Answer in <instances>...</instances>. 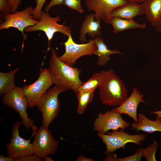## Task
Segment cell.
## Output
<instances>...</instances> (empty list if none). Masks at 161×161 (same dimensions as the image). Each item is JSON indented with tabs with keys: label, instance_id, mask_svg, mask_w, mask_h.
I'll return each mask as SVG.
<instances>
[{
	"label": "cell",
	"instance_id": "6da1fadb",
	"mask_svg": "<svg viewBox=\"0 0 161 161\" xmlns=\"http://www.w3.org/2000/svg\"><path fill=\"white\" fill-rule=\"evenodd\" d=\"M49 69L53 83L65 91L71 90L77 93L83 82L80 80L81 70L70 66L61 61L54 49H51Z\"/></svg>",
	"mask_w": 161,
	"mask_h": 161
},
{
	"label": "cell",
	"instance_id": "7a4b0ae2",
	"mask_svg": "<svg viewBox=\"0 0 161 161\" xmlns=\"http://www.w3.org/2000/svg\"><path fill=\"white\" fill-rule=\"evenodd\" d=\"M100 73V100L105 105L120 106L128 97V91L123 81L112 69L107 71L101 70Z\"/></svg>",
	"mask_w": 161,
	"mask_h": 161
},
{
	"label": "cell",
	"instance_id": "3957f363",
	"mask_svg": "<svg viewBox=\"0 0 161 161\" xmlns=\"http://www.w3.org/2000/svg\"><path fill=\"white\" fill-rule=\"evenodd\" d=\"M1 100L4 105L13 109L18 113L21 119V124L27 130L31 128L32 134H35L38 130L37 127L34 125V121L29 117L27 113L28 103L22 87L16 86L9 92L2 95Z\"/></svg>",
	"mask_w": 161,
	"mask_h": 161
},
{
	"label": "cell",
	"instance_id": "277c9868",
	"mask_svg": "<svg viewBox=\"0 0 161 161\" xmlns=\"http://www.w3.org/2000/svg\"><path fill=\"white\" fill-rule=\"evenodd\" d=\"M64 91L55 85L46 91L37 106L42 113V125L47 129L58 114L60 104L58 97L60 93Z\"/></svg>",
	"mask_w": 161,
	"mask_h": 161
},
{
	"label": "cell",
	"instance_id": "5b68a950",
	"mask_svg": "<svg viewBox=\"0 0 161 161\" xmlns=\"http://www.w3.org/2000/svg\"><path fill=\"white\" fill-rule=\"evenodd\" d=\"M53 84L49 69L44 68L40 71L39 77L35 82L24 85L22 88L28 107L32 108L37 106L43 95Z\"/></svg>",
	"mask_w": 161,
	"mask_h": 161
},
{
	"label": "cell",
	"instance_id": "8992f818",
	"mask_svg": "<svg viewBox=\"0 0 161 161\" xmlns=\"http://www.w3.org/2000/svg\"><path fill=\"white\" fill-rule=\"evenodd\" d=\"M112 132L107 134L98 133L97 136L104 143L106 148L105 153L108 154L118 149H124L126 144L132 143L139 146L142 144V142L147 137L145 134H130L123 131L112 130Z\"/></svg>",
	"mask_w": 161,
	"mask_h": 161
},
{
	"label": "cell",
	"instance_id": "52a82bcc",
	"mask_svg": "<svg viewBox=\"0 0 161 161\" xmlns=\"http://www.w3.org/2000/svg\"><path fill=\"white\" fill-rule=\"evenodd\" d=\"M68 37L67 40L64 43L65 52L61 56L58 57L62 62L73 67L77 60L80 57L94 55L97 46L93 39L89 40L87 43L78 44L74 41L71 34Z\"/></svg>",
	"mask_w": 161,
	"mask_h": 161
},
{
	"label": "cell",
	"instance_id": "ba28073f",
	"mask_svg": "<svg viewBox=\"0 0 161 161\" xmlns=\"http://www.w3.org/2000/svg\"><path fill=\"white\" fill-rule=\"evenodd\" d=\"M61 19L60 16L52 17L42 11L38 23L34 26L25 28L24 30L28 32L39 30L44 31L48 38L49 47L50 41L55 32H60L68 37L71 34V30L68 26L57 23Z\"/></svg>",
	"mask_w": 161,
	"mask_h": 161
},
{
	"label": "cell",
	"instance_id": "9c48e42d",
	"mask_svg": "<svg viewBox=\"0 0 161 161\" xmlns=\"http://www.w3.org/2000/svg\"><path fill=\"white\" fill-rule=\"evenodd\" d=\"M21 124V120L16 122L13 123L12 137L9 142L6 146L8 156L15 159L34 154L32 144L30 143V140L34 135L32 134L31 137L28 140L21 137L19 135V131Z\"/></svg>",
	"mask_w": 161,
	"mask_h": 161
},
{
	"label": "cell",
	"instance_id": "30bf717a",
	"mask_svg": "<svg viewBox=\"0 0 161 161\" xmlns=\"http://www.w3.org/2000/svg\"><path fill=\"white\" fill-rule=\"evenodd\" d=\"M130 125L114 109L111 111L108 109L104 114L99 113L93 123L94 130L98 133L103 134L109 130H117L119 128L120 130L124 131Z\"/></svg>",
	"mask_w": 161,
	"mask_h": 161
},
{
	"label": "cell",
	"instance_id": "8fae6325",
	"mask_svg": "<svg viewBox=\"0 0 161 161\" xmlns=\"http://www.w3.org/2000/svg\"><path fill=\"white\" fill-rule=\"evenodd\" d=\"M34 136L32 144L34 154L42 159L56 153L58 143L53 137L49 130L41 125Z\"/></svg>",
	"mask_w": 161,
	"mask_h": 161
},
{
	"label": "cell",
	"instance_id": "7c38bea8",
	"mask_svg": "<svg viewBox=\"0 0 161 161\" xmlns=\"http://www.w3.org/2000/svg\"><path fill=\"white\" fill-rule=\"evenodd\" d=\"M33 10L32 6H29L23 10L6 15L0 23V30L11 27L16 28L22 32L24 40L26 39L27 37L24 34V30L27 27L35 25L38 22L32 15Z\"/></svg>",
	"mask_w": 161,
	"mask_h": 161
},
{
	"label": "cell",
	"instance_id": "4fadbf2b",
	"mask_svg": "<svg viewBox=\"0 0 161 161\" xmlns=\"http://www.w3.org/2000/svg\"><path fill=\"white\" fill-rule=\"evenodd\" d=\"M128 2L125 0H85L89 12L95 13V19L108 24L111 13L115 8Z\"/></svg>",
	"mask_w": 161,
	"mask_h": 161
},
{
	"label": "cell",
	"instance_id": "5bb4252c",
	"mask_svg": "<svg viewBox=\"0 0 161 161\" xmlns=\"http://www.w3.org/2000/svg\"><path fill=\"white\" fill-rule=\"evenodd\" d=\"M148 2L138 3L128 2L114 9L111 13L110 18L117 17L125 19L133 20L137 16L146 14Z\"/></svg>",
	"mask_w": 161,
	"mask_h": 161
},
{
	"label": "cell",
	"instance_id": "9a60e30c",
	"mask_svg": "<svg viewBox=\"0 0 161 161\" xmlns=\"http://www.w3.org/2000/svg\"><path fill=\"white\" fill-rule=\"evenodd\" d=\"M143 95L136 88L133 89L132 92L127 98L118 107L114 108L115 111L120 114H125L132 118L135 123L138 121L137 109L139 104L144 103L143 99Z\"/></svg>",
	"mask_w": 161,
	"mask_h": 161
},
{
	"label": "cell",
	"instance_id": "2e32d148",
	"mask_svg": "<svg viewBox=\"0 0 161 161\" xmlns=\"http://www.w3.org/2000/svg\"><path fill=\"white\" fill-rule=\"evenodd\" d=\"M95 14L92 13L90 15H86L85 20L82 24L79 33H80L79 41L82 43H86L87 40L85 38L86 33L90 37L93 38L100 36L101 32V29L100 23L101 21L95 19Z\"/></svg>",
	"mask_w": 161,
	"mask_h": 161
},
{
	"label": "cell",
	"instance_id": "e0dca14e",
	"mask_svg": "<svg viewBox=\"0 0 161 161\" xmlns=\"http://www.w3.org/2000/svg\"><path fill=\"white\" fill-rule=\"evenodd\" d=\"M137 123H132L131 129L136 131H142L149 133L158 131L161 132V118L156 119L155 121H152L144 114L137 115Z\"/></svg>",
	"mask_w": 161,
	"mask_h": 161
},
{
	"label": "cell",
	"instance_id": "ac0fdd59",
	"mask_svg": "<svg viewBox=\"0 0 161 161\" xmlns=\"http://www.w3.org/2000/svg\"><path fill=\"white\" fill-rule=\"evenodd\" d=\"M93 39L97 46L94 55L98 56L97 64L99 66L106 65L110 60L109 55H111L123 54L116 49L112 50L109 49L103 40L100 36L95 37Z\"/></svg>",
	"mask_w": 161,
	"mask_h": 161
},
{
	"label": "cell",
	"instance_id": "d6986e66",
	"mask_svg": "<svg viewBox=\"0 0 161 161\" xmlns=\"http://www.w3.org/2000/svg\"><path fill=\"white\" fill-rule=\"evenodd\" d=\"M108 23L112 26L113 32L115 33L135 28L143 29L146 26L145 24H139L133 20L125 19L117 17L110 18Z\"/></svg>",
	"mask_w": 161,
	"mask_h": 161
},
{
	"label": "cell",
	"instance_id": "ffe728a7",
	"mask_svg": "<svg viewBox=\"0 0 161 161\" xmlns=\"http://www.w3.org/2000/svg\"><path fill=\"white\" fill-rule=\"evenodd\" d=\"M19 67L11 70L7 72H0V95L7 93L16 87L14 84L15 75Z\"/></svg>",
	"mask_w": 161,
	"mask_h": 161
},
{
	"label": "cell",
	"instance_id": "44dd1931",
	"mask_svg": "<svg viewBox=\"0 0 161 161\" xmlns=\"http://www.w3.org/2000/svg\"><path fill=\"white\" fill-rule=\"evenodd\" d=\"M146 18L155 27L161 18V0H151L148 2Z\"/></svg>",
	"mask_w": 161,
	"mask_h": 161
},
{
	"label": "cell",
	"instance_id": "7402d4cb",
	"mask_svg": "<svg viewBox=\"0 0 161 161\" xmlns=\"http://www.w3.org/2000/svg\"><path fill=\"white\" fill-rule=\"evenodd\" d=\"M94 92L80 91L76 93L78 101L77 110L79 114L81 115L83 113L88 105L93 99Z\"/></svg>",
	"mask_w": 161,
	"mask_h": 161
},
{
	"label": "cell",
	"instance_id": "603a6c76",
	"mask_svg": "<svg viewBox=\"0 0 161 161\" xmlns=\"http://www.w3.org/2000/svg\"><path fill=\"white\" fill-rule=\"evenodd\" d=\"M101 80L100 72L94 73L88 81L83 83L79 88L78 92L83 91H94L97 88H99Z\"/></svg>",
	"mask_w": 161,
	"mask_h": 161
},
{
	"label": "cell",
	"instance_id": "cb8c5ba5",
	"mask_svg": "<svg viewBox=\"0 0 161 161\" xmlns=\"http://www.w3.org/2000/svg\"><path fill=\"white\" fill-rule=\"evenodd\" d=\"M142 148H140L135 151L133 154L124 158H118L115 154L111 153L108 154L103 160L106 161H139L143 157L142 154Z\"/></svg>",
	"mask_w": 161,
	"mask_h": 161
},
{
	"label": "cell",
	"instance_id": "d4e9b609",
	"mask_svg": "<svg viewBox=\"0 0 161 161\" xmlns=\"http://www.w3.org/2000/svg\"><path fill=\"white\" fill-rule=\"evenodd\" d=\"M159 146L158 142L154 140L152 143L145 148H142L143 157L147 161H156L155 153Z\"/></svg>",
	"mask_w": 161,
	"mask_h": 161
},
{
	"label": "cell",
	"instance_id": "484cf974",
	"mask_svg": "<svg viewBox=\"0 0 161 161\" xmlns=\"http://www.w3.org/2000/svg\"><path fill=\"white\" fill-rule=\"evenodd\" d=\"M0 18L3 19L6 15L11 13L9 0H0Z\"/></svg>",
	"mask_w": 161,
	"mask_h": 161
},
{
	"label": "cell",
	"instance_id": "4316f807",
	"mask_svg": "<svg viewBox=\"0 0 161 161\" xmlns=\"http://www.w3.org/2000/svg\"><path fill=\"white\" fill-rule=\"evenodd\" d=\"M81 0H64V4L69 8L81 13L83 10L81 7Z\"/></svg>",
	"mask_w": 161,
	"mask_h": 161
},
{
	"label": "cell",
	"instance_id": "83f0119b",
	"mask_svg": "<svg viewBox=\"0 0 161 161\" xmlns=\"http://www.w3.org/2000/svg\"><path fill=\"white\" fill-rule=\"evenodd\" d=\"M46 0H36V5L32 11L31 14L33 19H39L40 16L41 9Z\"/></svg>",
	"mask_w": 161,
	"mask_h": 161
},
{
	"label": "cell",
	"instance_id": "f1b7e54d",
	"mask_svg": "<svg viewBox=\"0 0 161 161\" xmlns=\"http://www.w3.org/2000/svg\"><path fill=\"white\" fill-rule=\"evenodd\" d=\"M42 159L35 154L29 155L16 158L15 161H41Z\"/></svg>",
	"mask_w": 161,
	"mask_h": 161
},
{
	"label": "cell",
	"instance_id": "f546056e",
	"mask_svg": "<svg viewBox=\"0 0 161 161\" xmlns=\"http://www.w3.org/2000/svg\"><path fill=\"white\" fill-rule=\"evenodd\" d=\"M64 0H51L48 5L45 7L46 13L48 14L50 9L56 5H61L64 4Z\"/></svg>",
	"mask_w": 161,
	"mask_h": 161
},
{
	"label": "cell",
	"instance_id": "4dcf8cb0",
	"mask_svg": "<svg viewBox=\"0 0 161 161\" xmlns=\"http://www.w3.org/2000/svg\"><path fill=\"white\" fill-rule=\"evenodd\" d=\"M11 6V13L18 11V6L21 4L22 0H9Z\"/></svg>",
	"mask_w": 161,
	"mask_h": 161
},
{
	"label": "cell",
	"instance_id": "1f68e13d",
	"mask_svg": "<svg viewBox=\"0 0 161 161\" xmlns=\"http://www.w3.org/2000/svg\"><path fill=\"white\" fill-rule=\"evenodd\" d=\"M75 161H93V159L88 158L83 155H80L76 158Z\"/></svg>",
	"mask_w": 161,
	"mask_h": 161
},
{
	"label": "cell",
	"instance_id": "d6a6232c",
	"mask_svg": "<svg viewBox=\"0 0 161 161\" xmlns=\"http://www.w3.org/2000/svg\"><path fill=\"white\" fill-rule=\"evenodd\" d=\"M15 159L14 158L9 156L6 157L2 155H0V161H14Z\"/></svg>",
	"mask_w": 161,
	"mask_h": 161
},
{
	"label": "cell",
	"instance_id": "836d02e7",
	"mask_svg": "<svg viewBox=\"0 0 161 161\" xmlns=\"http://www.w3.org/2000/svg\"><path fill=\"white\" fill-rule=\"evenodd\" d=\"M155 27L156 31L158 33H161V18Z\"/></svg>",
	"mask_w": 161,
	"mask_h": 161
},
{
	"label": "cell",
	"instance_id": "e575fe53",
	"mask_svg": "<svg viewBox=\"0 0 161 161\" xmlns=\"http://www.w3.org/2000/svg\"><path fill=\"white\" fill-rule=\"evenodd\" d=\"M128 2H134L138 3H143L146 2L151 0H125Z\"/></svg>",
	"mask_w": 161,
	"mask_h": 161
},
{
	"label": "cell",
	"instance_id": "d590c367",
	"mask_svg": "<svg viewBox=\"0 0 161 161\" xmlns=\"http://www.w3.org/2000/svg\"><path fill=\"white\" fill-rule=\"evenodd\" d=\"M151 112L157 115V117H156V119L160 118L161 117V111H152Z\"/></svg>",
	"mask_w": 161,
	"mask_h": 161
},
{
	"label": "cell",
	"instance_id": "8d00e7d4",
	"mask_svg": "<svg viewBox=\"0 0 161 161\" xmlns=\"http://www.w3.org/2000/svg\"><path fill=\"white\" fill-rule=\"evenodd\" d=\"M44 161H53V159L48 155L45 156L44 158Z\"/></svg>",
	"mask_w": 161,
	"mask_h": 161
}]
</instances>
